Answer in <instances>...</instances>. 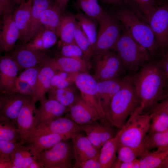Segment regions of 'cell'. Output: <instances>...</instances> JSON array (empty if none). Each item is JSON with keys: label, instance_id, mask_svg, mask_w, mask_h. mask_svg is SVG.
<instances>
[{"label": "cell", "instance_id": "24", "mask_svg": "<svg viewBox=\"0 0 168 168\" xmlns=\"http://www.w3.org/2000/svg\"><path fill=\"white\" fill-rule=\"evenodd\" d=\"M32 96V100L36 103L45 97L51 87V79L56 71L51 67L41 65Z\"/></svg>", "mask_w": 168, "mask_h": 168}, {"label": "cell", "instance_id": "37", "mask_svg": "<svg viewBox=\"0 0 168 168\" xmlns=\"http://www.w3.org/2000/svg\"><path fill=\"white\" fill-rule=\"evenodd\" d=\"M166 146H168V129L161 132L148 133L147 135L144 144L145 154L152 149Z\"/></svg>", "mask_w": 168, "mask_h": 168}, {"label": "cell", "instance_id": "40", "mask_svg": "<svg viewBox=\"0 0 168 168\" xmlns=\"http://www.w3.org/2000/svg\"><path fill=\"white\" fill-rule=\"evenodd\" d=\"M78 3L85 14L98 21L104 12L97 0H78Z\"/></svg>", "mask_w": 168, "mask_h": 168}, {"label": "cell", "instance_id": "49", "mask_svg": "<svg viewBox=\"0 0 168 168\" xmlns=\"http://www.w3.org/2000/svg\"><path fill=\"white\" fill-rule=\"evenodd\" d=\"M156 62L164 73L168 82V51L161 59Z\"/></svg>", "mask_w": 168, "mask_h": 168}, {"label": "cell", "instance_id": "12", "mask_svg": "<svg viewBox=\"0 0 168 168\" xmlns=\"http://www.w3.org/2000/svg\"><path fill=\"white\" fill-rule=\"evenodd\" d=\"M31 98V96L13 91L0 93V116L9 119L17 126V119L21 109Z\"/></svg>", "mask_w": 168, "mask_h": 168}, {"label": "cell", "instance_id": "26", "mask_svg": "<svg viewBox=\"0 0 168 168\" xmlns=\"http://www.w3.org/2000/svg\"><path fill=\"white\" fill-rule=\"evenodd\" d=\"M33 0L22 2L15 10L14 19L18 29L19 39L24 44L27 38L30 23Z\"/></svg>", "mask_w": 168, "mask_h": 168}, {"label": "cell", "instance_id": "27", "mask_svg": "<svg viewBox=\"0 0 168 168\" xmlns=\"http://www.w3.org/2000/svg\"><path fill=\"white\" fill-rule=\"evenodd\" d=\"M54 2L53 3L51 0H33L29 30L24 44L32 39L43 27L40 21L41 14Z\"/></svg>", "mask_w": 168, "mask_h": 168}, {"label": "cell", "instance_id": "2", "mask_svg": "<svg viewBox=\"0 0 168 168\" xmlns=\"http://www.w3.org/2000/svg\"><path fill=\"white\" fill-rule=\"evenodd\" d=\"M141 106V102L130 75L124 77L122 86L112 98L105 114L107 121L121 128L130 116Z\"/></svg>", "mask_w": 168, "mask_h": 168}, {"label": "cell", "instance_id": "35", "mask_svg": "<svg viewBox=\"0 0 168 168\" xmlns=\"http://www.w3.org/2000/svg\"><path fill=\"white\" fill-rule=\"evenodd\" d=\"M47 94L48 98L57 100L68 108L75 101L78 97L71 85L64 88L51 89Z\"/></svg>", "mask_w": 168, "mask_h": 168}, {"label": "cell", "instance_id": "57", "mask_svg": "<svg viewBox=\"0 0 168 168\" xmlns=\"http://www.w3.org/2000/svg\"><path fill=\"white\" fill-rule=\"evenodd\" d=\"M15 3L20 5L21 4L27 0H13Z\"/></svg>", "mask_w": 168, "mask_h": 168}, {"label": "cell", "instance_id": "5", "mask_svg": "<svg viewBox=\"0 0 168 168\" xmlns=\"http://www.w3.org/2000/svg\"><path fill=\"white\" fill-rule=\"evenodd\" d=\"M112 49L118 54L125 71L133 74L150 61L149 52L126 31L120 35Z\"/></svg>", "mask_w": 168, "mask_h": 168}, {"label": "cell", "instance_id": "45", "mask_svg": "<svg viewBox=\"0 0 168 168\" xmlns=\"http://www.w3.org/2000/svg\"><path fill=\"white\" fill-rule=\"evenodd\" d=\"M61 47V53L63 56L85 58L82 51L75 43L63 45Z\"/></svg>", "mask_w": 168, "mask_h": 168}, {"label": "cell", "instance_id": "9", "mask_svg": "<svg viewBox=\"0 0 168 168\" xmlns=\"http://www.w3.org/2000/svg\"><path fill=\"white\" fill-rule=\"evenodd\" d=\"M74 82L81 93L82 99L98 113L100 122H108L105 118L97 89V80L87 72L78 73Z\"/></svg>", "mask_w": 168, "mask_h": 168}, {"label": "cell", "instance_id": "56", "mask_svg": "<svg viewBox=\"0 0 168 168\" xmlns=\"http://www.w3.org/2000/svg\"><path fill=\"white\" fill-rule=\"evenodd\" d=\"M107 2L113 4L119 3L123 2L121 0H104Z\"/></svg>", "mask_w": 168, "mask_h": 168}, {"label": "cell", "instance_id": "52", "mask_svg": "<svg viewBox=\"0 0 168 168\" xmlns=\"http://www.w3.org/2000/svg\"><path fill=\"white\" fill-rule=\"evenodd\" d=\"M69 0H55V3L62 11L64 10Z\"/></svg>", "mask_w": 168, "mask_h": 168}, {"label": "cell", "instance_id": "14", "mask_svg": "<svg viewBox=\"0 0 168 168\" xmlns=\"http://www.w3.org/2000/svg\"><path fill=\"white\" fill-rule=\"evenodd\" d=\"M91 143L100 150L104 144L114 137V126L109 123H99L97 121L80 125Z\"/></svg>", "mask_w": 168, "mask_h": 168}, {"label": "cell", "instance_id": "23", "mask_svg": "<svg viewBox=\"0 0 168 168\" xmlns=\"http://www.w3.org/2000/svg\"><path fill=\"white\" fill-rule=\"evenodd\" d=\"M40 68L37 65L25 69L17 76L13 91L32 97Z\"/></svg>", "mask_w": 168, "mask_h": 168}, {"label": "cell", "instance_id": "41", "mask_svg": "<svg viewBox=\"0 0 168 168\" xmlns=\"http://www.w3.org/2000/svg\"><path fill=\"white\" fill-rule=\"evenodd\" d=\"M78 73L56 71L51 80L50 89L64 88L70 86Z\"/></svg>", "mask_w": 168, "mask_h": 168}, {"label": "cell", "instance_id": "10", "mask_svg": "<svg viewBox=\"0 0 168 168\" xmlns=\"http://www.w3.org/2000/svg\"><path fill=\"white\" fill-rule=\"evenodd\" d=\"M145 21L154 34L158 49L168 47V3L159 2Z\"/></svg>", "mask_w": 168, "mask_h": 168}, {"label": "cell", "instance_id": "19", "mask_svg": "<svg viewBox=\"0 0 168 168\" xmlns=\"http://www.w3.org/2000/svg\"><path fill=\"white\" fill-rule=\"evenodd\" d=\"M0 34L1 49L5 52L11 50L19 39V30L12 13L3 15Z\"/></svg>", "mask_w": 168, "mask_h": 168}, {"label": "cell", "instance_id": "50", "mask_svg": "<svg viewBox=\"0 0 168 168\" xmlns=\"http://www.w3.org/2000/svg\"><path fill=\"white\" fill-rule=\"evenodd\" d=\"M164 99L161 103H158L149 112L153 110H164L168 114V97L164 98Z\"/></svg>", "mask_w": 168, "mask_h": 168}, {"label": "cell", "instance_id": "25", "mask_svg": "<svg viewBox=\"0 0 168 168\" xmlns=\"http://www.w3.org/2000/svg\"><path fill=\"white\" fill-rule=\"evenodd\" d=\"M124 77L97 80V89L105 114L112 98L120 88Z\"/></svg>", "mask_w": 168, "mask_h": 168}, {"label": "cell", "instance_id": "31", "mask_svg": "<svg viewBox=\"0 0 168 168\" xmlns=\"http://www.w3.org/2000/svg\"><path fill=\"white\" fill-rule=\"evenodd\" d=\"M168 157V146L161 147L153 152L146 153L138 159L140 168H160Z\"/></svg>", "mask_w": 168, "mask_h": 168}, {"label": "cell", "instance_id": "21", "mask_svg": "<svg viewBox=\"0 0 168 168\" xmlns=\"http://www.w3.org/2000/svg\"><path fill=\"white\" fill-rule=\"evenodd\" d=\"M20 69H24L40 64L48 56L42 51L27 48L23 45L13 51L10 56Z\"/></svg>", "mask_w": 168, "mask_h": 168}, {"label": "cell", "instance_id": "15", "mask_svg": "<svg viewBox=\"0 0 168 168\" xmlns=\"http://www.w3.org/2000/svg\"><path fill=\"white\" fill-rule=\"evenodd\" d=\"M75 134H50L25 138L21 142L26 144L34 157L37 159L39 155L61 142L71 139Z\"/></svg>", "mask_w": 168, "mask_h": 168}, {"label": "cell", "instance_id": "6", "mask_svg": "<svg viewBox=\"0 0 168 168\" xmlns=\"http://www.w3.org/2000/svg\"><path fill=\"white\" fill-rule=\"evenodd\" d=\"M116 18L104 11L98 21L99 27L93 56L112 49L115 46L121 35V28Z\"/></svg>", "mask_w": 168, "mask_h": 168}, {"label": "cell", "instance_id": "13", "mask_svg": "<svg viewBox=\"0 0 168 168\" xmlns=\"http://www.w3.org/2000/svg\"><path fill=\"white\" fill-rule=\"evenodd\" d=\"M52 67L56 71L70 73L87 72L91 65L90 61L84 58H74L62 56L46 58L41 64Z\"/></svg>", "mask_w": 168, "mask_h": 168}, {"label": "cell", "instance_id": "7", "mask_svg": "<svg viewBox=\"0 0 168 168\" xmlns=\"http://www.w3.org/2000/svg\"><path fill=\"white\" fill-rule=\"evenodd\" d=\"M94 75L97 80L119 77L125 70L117 54L110 50L93 56Z\"/></svg>", "mask_w": 168, "mask_h": 168}, {"label": "cell", "instance_id": "53", "mask_svg": "<svg viewBox=\"0 0 168 168\" xmlns=\"http://www.w3.org/2000/svg\"><path fill=\"white\" fill-rule=\"evenodd\" d=\"M27 168H44L42 164L37 160H34L28 166Z\"/></svg>", "mask_w": 168, "mask_h": 168}, {"label": "cell", "instance_id": "18", "mask_svg": "<svg viewBox=\"0 0 168 168\" xmlns=\"http://www.w3.org/2000/svg\"><path fill=\"white\" fill-rule=\"evenodd\" d=\"M74 168H76L80 163L97 155L100 150L91 143L86 136L77 133L71 138Z\"/></svg>", "mask_w": 168, "mask_h": 168}, {"label": "cell", "instance_id": "39", "mask_svg": "<svg viewBox=\"0 0 168 168\" xmlns=\"http://www.w3.org/2000/svg\"><path fill=\"white\" fill-rule=\"evenodd\" d=\"M75 16L77 21L90 40L93 50L97 35L94 20L81 12H78Z\"/></svg>", "mask_w": 168, "mask_h": 168}, {"label": "cell", "instance_id": "16", "mask_svg": "<svg viewBox=\"0 0 168 168\" xmlns=\"http://www.w3.org/2000/svg\"><path fill=\"white\" fill-rule=\"evenodd\" d=\"M39 101L40 105L36 109L37 119L36 126L61 117L68 110V108L54 99L47 98L45 97Z\"/></svg>", "mask_w": 168, "mask_h": 168}, {"label": "cell", "instance_id": "28", "mask_svg": "<svg viewBox=\"0 0 168 168\" xmlns=\"http://www.w3.org/2000/svg\"><path fill=\"white\" fill-rule=\"evenodd\" d=\"M58 36L56 31L43 26L32 39L23 45L32 50L43 51L54 45Z\"/></svg>", "mask_w": 168, "mask_h": 168}, {"label": "cell", "instance_id": "51", "mask_svg": "<svg viewBox=\"0 0 168 168\" xmlns=\"http://www.w3.org/2000/svg\"><path fill=\"white\" fill-rule=\"evenodd\" d=\"M0 168H16L11 161H0Z\"/></svg>", "mask_w": 168, "mask_h": 168}, {"label": "cell", "instance_id": "36", "mask_svg": "<svg viewBox=\"0 0 168 168\" xmlns=\"http://www.w3.org/2000/svg\"><path fill=\"white\" fill-rule=\"evenodd\" d=\"M74 40L82 51L85 58L90 61L93 56V48L90 40L77 21L74 33Z\"/></svg>", "mask_w": 168, "mask_h": 168}, {"label": "cell", "instance_id": "54", "mask_svg": "<svg viewBox=\"0 0 168 168\" xmlns=\"http://www.w3.org/2000/svg\"><path fill=\"white\" fill-rule=\"evenodd\" d=\"M124 3L128 4L129 6H130L132 8L134 9L137 8V7L132 2V0H121Z\"/></svg>", "mask_w": 168, "mask_h": 168}, {"label": "cell", "instance_id": "58", "mask_svg": "<svg viewBox=\"0 0 168 168\" xmlns=\"http://www.w3.org/2000/svg\"><path fill=\"white\" fill-rule=\"evenodd\" d=\"M168 97V92L166 93H164L162 96L161 100L165 98Z\"/></svg>", "mask_w": 168, "mask_h": 168}, {"label": "cell", "instance_id": "20", "mask_svg": "<svg viewBox=\"0 0 168 168\" xmlns=\"http://www.w3.org/2000/svg\"><path fill=\"white\" fill-rule=\"evenodd\" d=\"M70 118L81 125L97 121H100L97 112L81 98L78 96L75 101L68 108Z\"/></svg>", "mask_w": 168, "mask_h": 168}, {"label": "cell", "instance_id": "8", "mask_svg": "<svg viewBox=\"0 0 168 168\" xmlns=\"http://www.w3.org/2000/svg\"><path fill=\"white\" fill-rule=\"evenodd\" d=\"M67 140L61 142L39 155L37 160L42 164L44 168L72 167V146Z\"/></svg>", "mask_w": 168, "mask_h": 168}, {"label": "cell", "instance_id": "33", "mask_svg": "<svg viewBox=\"0 0 168 168\" xmlns=\"http://www.w3.org/2000/svg\"><path fill=\"white\" fill-rule=\"evenodd\" d=\"M21 142L12 153L11 160L16 168H27L34 160H37L29 147Z\"/></svg>", "mask_w": 168, "mask_h": 168}, {"label": "cell", "instance_id": "4", "mask_svg": "<svg viewBox=\"0 0 168 168\" xmlns=\"http://www.w3.org/2000/svg\"><path fill=\"white\" fill-rule=\"evenodd\" d=\"M133 9L121 8L116 12V17L130 36L154 55L158 49L154 34L148 24L141 21Z\"/></svg>", "mask_w": 168, "mask_h": 168}, {"label": "cell", "instance_id": "55", "mask_svg": "<svg viewBox=\"0 0 168 168\" xmlns=\"http://www.w3.org/2000/svg\"><path fill=\"white\" fill-rule=\"evenodd\" d=\"M160 168H168V157L162 163Z\"/></svg>", "mask_w": 168, "mask_h": 168}, {"label": "cell", "instance_id": "32", "mask_svg": "<svg viewBox=\"0 0 168 168\" xmlns=\"http://www.w3.org/2000/svg\"><path fill=\"white\" fill-rule=\"evenodd\" d=\"M62 11L55 2L42 12L40 21L42 26L56 32L61 21Z\"/></svg>", "mask_w": 168, "mask_h": 168}, {"label": "cell", "instance_id": "38", "mask_svg": "<svg viewBox=\"0 0 168 168\" xmlns=\"http://www.w3.org/2000/svg\"><path fill=\"white\" fill-rule=\"evenodd\" d=\"M150 123L148 133L161 132L168 129V114L164 110H156L147 113Z\"/></svg>", "mask_w": 168, "mask_h": 168}, {"label": "cell", "instance_id": "44", "mask_svg": "<svg viewBox=\"0 0 168 168\" xmlns=\"http://www.w3.org/2000/svg\"><path fill=\"white\" fill-rule=\"evenodd\" d=\"M21 142H14L0 140V161H12V155Z\"/></svg>", "mask_w": 168, "mask_h": 168}, {"label": "cell", "instance_id": "48", "mask_svg": "<svg viewBox=\"0 0 168 168\" xmlns=\"http://www.w3.org/2000/svg\"><path fill=\"white\" fill-rule=\"evenodd\" d=\"M112 168H140L138 159L128 162H122L118 159L114 163Z\"/></svg>", "mask_w": 168, "mask_h": 168}, {"label": "cell", "instance_id": "43", "mask_svg": "<svg viewBox=\"0 0 168 168\" xmlns=\"http://www.w3.org/2000/svg\"><path fill=\"white\" fill-rule=\"evenodd\" d=\"M116 152L118 159L122 162H131L139 157L138 152L133 148L118 143Z\"/></svg>", "mask_w": 168, "mask_h": 168}, {"label": "cell", "instance_id": "30", "mask_svg": "<svg viewBox=\"0 0 168 168\" xmlns=\"http://www.w3.org/2000/svg\"><path fill=\"white\" fill-rule=\"evenodd\" d=\"M118 145V134L105 143L101 147L99 158L102 168H112L117 159L116 150Z\"/></svg>", "mask_w": 168, "mask_h": 168}, {"label": "cell", "instance_id": "34", "mask_svg": "<svg viewBox=\"0 0 168 168\" xmlns=\"http://www.w3.org/2000/svg\"><path fill=\"white\" fill-rule=\"evenodd\" d=\"M0 140L14 142L22 141V137L16 124L9 119L0 116Z\"/></svg>", "mask_w": 168, "mask_h": 168}, {"label": "cell", "instance_id": "3", "mask_svg": "<svg viewBox=\"0 0 168 168\" xmlns=\"http://www.w3.org/2000/svg\"><path fill=\"white\" fill-rule=\"evenodd\" d=\"M142 112L141 107L136 109L117 133L118 143L133 148L140 158L145 153L144 144L151 121L149 114Z\"/></svg>", "mask_w": 168, "mask_h": 168}, {"label": "cell", "instance_id": "29", "mask_svg": "<svg viewBox=\"0 0 168 168\" xmlns=\"http://www.w3.org/2000/svg\"><path fill=\"white\" fill-rule=\"evenodd\" d=\"M77 23L75 15L71 13L62 15L60 25L56 30L60 38V46L75 43L74 33Z\"/></svg>", "mask_w": 168, "mask_h": 168}, {"label": "cell", "instance_id": "46", "mask_svg": "<svg viewBox=\"0 0 168 168\" xmlns=\"http://www.w3.org/2000/svg\"><path fill=\"white\" fill-rule=\"evenodd\" d=\"M99 153L95 156L80 163L76 168H102L99 158Z\"/></svg>", "mask_w": 168, "mask_h": 168}, {"label": "cell", "instance_id": "42", "mask_svg": "<svg viewBox=\"0 0 168 168\" xmlns=\"http://www.w3.org/2000/svg\"><path fill=\"white\" fill-rule=\"evenodd\" d=\"M137 7L140 17L145 21L155 9L159 2L157 0H132Z\"/></svg>", "mask_w": 168, "mask_h": 168}, {"label": "cell", "instance_id": "17", "mask_svg": "<svg viewBox=\"0 0 168 168\" xmlns=\"http://www.w3.org/2000/svg\"><path fill=\"white\" fill-rule=\"evenodd\" d=\"M20 69L17 63L10 56L1 57L0 59V93L13 91Z\"/></svg>", "mask_w": 168, "mask_h": 168}, {"label": "cell", "instance_id": "11", "mask_svg": "<svg viewBox=\"0 0 168 168\" xmlns=\"http://www.w3.org/2000/svg\"><path fill=\"white\" fill-rule=\"evenodd\" d=\"M81 131L80 125L70 118L61 117L53 121L36 126L32 130L22 136V140L50 134H75Z\"/></svg>", "mask_w": 168, "mask_h": 168}, {"label": "cell", "instance_id": "22", "mask_svg": "<svg viewBox=\"0 0 168 168\" xmlns=\"http://www.w3.org/2000/svg\"><path fill=\"white\" fill-rule=\"evenodd\" d=\"M35 103L32 101L31 98L23 105L18 115L17 127L22 137L32 130L36 126Z\"/></svg>", "mask_w": 168, "mask_h": 168}, {"label": "cell", "instance_id": "1", "mask_svg": "<svg viewBox=\"0 0 168 168\" xmlns=\"http://www.w3.org/2000/svg\"><path fill=\"white\" fill-rule=\"evenodd\" d=\"M141 102L143 111L148 112L161 100L166 82L165 75L156 61H149L138 72L129 75Z\"/></svg>", "mask_w": 168, "mask_h": 168}, {"label": "cell", "instance_id": "47", "mask_svg": "<svg viewBox=\"0 0 168 168\" xmlns=\"http://www.w3.org/2000/svg\"><path fill=\"white\" fill-rule=\"evenodd\" d=\"M14 3L15 2L13 0H0V15L12 13L14 10Z\"/></svg>", "mask_w": 168, "mask_h": 168}]
</instances>
